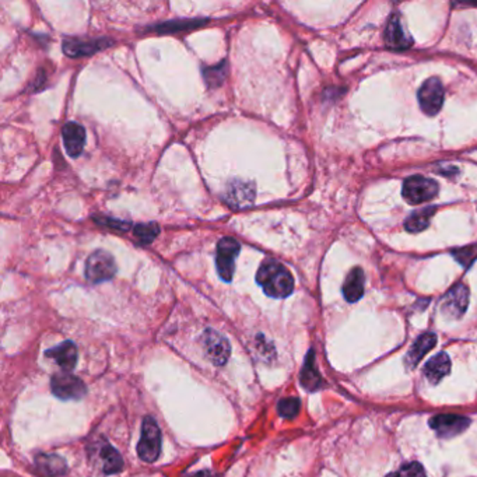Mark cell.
Segmentation results:
<instances>
[{
  "instance_id": "obj_1",
  "label": "cell",
  "mask_w": 477,
  "mask_h": 477,
  "mask_svg": "<svg viewBox=\"0 0 477 477\" xmlns=\"http://www.w3.org/2000/svg\"><path fill=\"white\" fill-rule=\"evenodd\" d=\"M256 281L273 298H286L294 290V279L286 266L276 260H265L256 273Z\"/></svg>"
},
{
  "instance_id": "obj_23",
  "label": "cell",
  "mask_w": 477,
  "mask_h": 477,
  "mask_svg": "<svg viewBox=\"0 0 477 477\" xmlns=\"http://www.w3.org/2000/svg\"><path fill=\"white\" fill-rule=\"evenodd\" d=\"M160 233V227L156 223H147V224H138L133 228L135 237L142 242V244H150L156 240V237Z\"/></svg>"
},
{
  "instance_id": "obj_5",
  "label": "cell",
  "mask_w": 477,
  "mask_h": 477,
  "mask_svg": "<svg viewBox=\"0 0 477 477\" xmlns=\"http://www.w3.org/2000/svg\"><path fill=\"white\" fill-rule=\"evenodd\" d=\"M240 251H241L240 242L230 237L220 240V242L217 244L216 267H217L219 276L227 283H230L234 277L235 262H237V256L240 255Z\"/></svg>"
},
{
  "instance_id": "obj_29",
  "label": "cell",
  "mask_w": 477,
  "mask_h": 477,
  "mask_svg": "<svg viewBox=\"0 0 477 477\" xmlns=\"http://www.w3.org/2000/svg\"><path fill=\"white\" fill-rule=\"evenodd\" d=\"M103 226H108L111 228H115V230H124L126 231L129 228V223H125L122 220H115V219H111V217H100L98 220Z\"/></svg>"
},
{
  "instance_id": "obj_2",
  "label": "cell",
  "mask_w": 477,
  "mask_h": 477,
  "mask_svg": "<svg viewBox=\"0 0 477 477\" xmlns=\"http://www.w3.org/2000/svg\"><path fill=\"white\" fill-rule=\"evenodd\" d=\"M161 452V431L153 417H146L142 424V436L138 443V455L142 460L153 463Z\"/></svg>"
},
{
  "instance_id": "obj_8",
  "label": "cell",
  "mask_w": 477,
  "mask_h": 477,
  "mask_svg": "<svg viewBox=\"0 0 477 477\" xmlns=\"http://www.w3.org/2000/svg\"><path fill=\"white\" fill-rule=\"evenodd\" d=\"M469 305V288L463 283L455 284L442 297L441 311L445 316L459 319L463 316Z\"/></svg>"
},
{
  "instance_id": "obj_28",
  "label": "cell",
  "mask_w": 477,
  "mask_h": 477,
  "mask_svg": "<svg viewBox=\"0 0 477 477\" xmlns=\"http://www.w3.org/2000/svg\"><path fill=\"white\" fill-rule=\"evenodd\" d=\"M223 66H226V64H223L221 66H214V68H212V69H206V71H205V78H206V80H207L212 86H219V85L223 82L224 73H223V75H219V72L221 73V72L224 71Z\"/></svg>"
},
{
  "instance_id": "obj_22",
  "label": "cell",
  "mask_w": 477,
  "mask_h": 477,
  "mask_svg": "<svg viewBox=\"0 0 477 477\" xmlns=\"http://www.w3.org/2000/svg\"><path fill=\"white\" fill-rule=\"evenodd\" d=\"M101 457L104 462V473H118L124 469V459L115 448L105 445L101 450Z\"/></svg>"
},
{
  "instance_id": "obj_3",
  "label": "cell",
  "mask_w": 477,
  "mask_h": 477,
  "mask_svg": "<svg viewBox=\"0 0 477 477\" xmlns=\"http://www.w3.org/2000/svg\"><path fill=\"white\" fill-rule=\"evenodd\" d=\"M438 189L439 186L434 179L421 175H413L403 182L402 195L407 203L420 205L432 200L438 195Z\"/></svg>"
},
{
  "instance_id": "obj_17",
  "label": "cell",
  "mask_w": 477,
  "mask_h": 477,
  "mask_svg": "<svg viewBox=\"0 0 477 477\" xmlns=\"http://www.w3.org/2000/svg\"><path fill=\"white\" fill-rule=\"evenodd\" d=\"M365 276L361 267H354L347 274L343 284V295L348 302H357L364 295Z\"/></svg>"
},
{
  "instance_id": "obj_16",
  "label": "cell",
  "mask_w": 477,
  "mask_h": 477,
  "mask_svg": "<svg viewBox=\"0 0 477 477\" xmlns=\"http://www.w3.org/2000/svg\"><path fill=\"white\" fill-rule=\"evenodd\" d=\"M450 371V360L446 353H439L427 361L424 365V375L432 385L439 383Z\"/></svg>"
},
{
  "instance_id": "obj_30",
  "label": "cell",
  "mask_w": 477,
  "mask_h": 477,
  "mask_svg": "<svg viewBox=\"0 0 477 477\" xmlns=\"http://www.w3.org/2000/svg\"><path fill=\"white\" fill-rule=\"evenodd\" d=\"M186 477H210V474L207 471H198V473H193V474H189Z\"/></svg>"
},
{
  "instance_id": "obj_15",
  "label": "cell",
  "mask_w": 477,
  "mask_h": 477,
  "mask_svg": "<svg viewBox=\"0 0 477 477\" xmlns=\"http://www.w3.org/2000/svg\"><path fill=\"white\" fill-rule=\"evenodd\" d=\"M435 344H436V335L435 333L427 332V333H423L421 336H418L407 351V355H406L407 367L414 368L423 360V357L430 350H432L435 347Z\"/></svg>"
},
{
  "instance_id": "obj_26",
  "label": "cell",
  "mask_w": 477,
  "mask_h": 477,
  "mask_svg": "<svg viewBox=\"0 0 477 477\" xmlns=\"http://www.w3.org/2000/svg\"><path fill=\"white\" fill-rule=\"evenodd\" d=\"M452 255L463 267H469L477 259V245H469L460 249H455Z\"/></svg>"
},
{
  "instance_id": "obj_27",
  "label": "cell",
  "mask_w": 477,
  "mask_h": 477,
  "mask_svg": "<svg viewBox=\"0 0 477 477\" xmlns=\"http://www.w3.org/2000/svg\"><path fill=\"white\" fill-rule=\"evenodd\" d=\"M399 474L402 477H427L425 471H424V467L420 463H417V462L403 464L402 469L399 470Z\"/></svg>"
},
{
  "instance_id": "obj_14",
  "label": "cell",
  "mask_w": 477,
  "mask_h": 477,
  "mask_svg": "<svg viewBox=\"0 0 477 477\" xmlns=\"http://www.w3.org/2000/svg\"><path fill=\"white\" fill-rule=\"evenodd\" d=\"M45 355L48 358L55 360L57 364L65 371H71L76 367L78 362V347L73 342L66 340L62 344L47 350Z\"/></svg>"
},
{
  "instance_id": "obj_12",
  "label": "cell",
  "mask_w": 477,
  "mask_h": 477,
  "mask_svg": "<svg viewBox=\"0 0 477 477\" xmlns=\"http://www.w3.org/2000/svg\"><path fill=\"white\" fill-rule=\"evenodd\" d=\"M111 45L110 40H90L83 41L78 38H68L64 41V52L71 58H83L93 55Z\"/></svg>"
},
{
  "instance_id": "obj_19",
  "label": "cell",
  "mask_w": 477,
  "mask_h": 477,
  "mask_svg": "<svg viewBox=\"0 0 477 477\" xmlns=\"http://www.w3.org/2000/svg\"><path fill=\"white\" fill-rule=\"evenodd\" d=\"M300 381H301V385L309 392H315L322 386V376H321L319 371L316 369L315 354L312 350H309V353L305 357V362H304V367L301 369Z\"/></svg>"
},
{
  "instance_id": "obj_31",
  "label": "cell",
  "mask_w": 477,
  "mask_h": 477,
  "mask_svg": "<svg viewBox=\"0 0 477 477\" xmlns=\"http://www.w3.org/2000/svg\"><path fill=\"white\" fill-rule=\"evenodd\" d=\"M386 477H402L399 473H389Z\"/></svg>"
},
{
  "instance_id": "obj_20",
  "label": "cell",
  "mask_w": 477,
  "mask_h": 477,
  "mask_svg": "<svg viewBox=\"0 0 477 477\" xmlns=\"http://www.w3.org/2000/svg\"><path fill=\"white\" fill-rule=\"evenodd\" d=\"M36 466L37 469L45 474V476H61L65 474L68 470L66 462L59 455H51V453H41L36 457Z\"/></svg>"
},
{
  "instance_id": "obj_7",
  "label": "cell",
  "mask_w": 477,
  "mask_h": 477,
  "mask_svg": "<svg viewBox=\"0 0 477 477\" xmlns=\"http://www.w3.org/2000/svg\"><path fill=\"white\" fill-rule=\"evenodd\" d=\"M52 393L64 400H78L87 393L85 382L71 374H57L51 379Z\"/></svg>"
},
{
  "instance_id": "obj_6",
  "label": "cell",
  "mask_w": 477,
  "mask_h": 477,
  "mask_svg": "<svg viewBox=\"0 0 477 477\" xmlns=\"http://www.w3.org/2000/svg\"><path fill=\"white\" fill-rule=\"evenodd\" d=\"M443 86L439 79L432 78L425 80L417 94L421 111L428 117L436 115L443 105Z\"/></svg>"
},
{
  "instance_id": "obj_21",
  "label": "cell",
  "mask_w": 477,
  "mask_h": 477,
  "mask_svg": "<svg viewBox=\"0 0 477 477\" xmlns=\"http://www.w3.org/2000/svg\"><path fill=\"white\" fill-rule=\"evenodd\" d=\"M435 207H425L418 212H414L404 223V227L409 233H421L430 226V220L435 213Z\"/></svg>"
},
{
  "instance_id": "obj_4",
  "label": "cell",
  "mask_w": 477,
  "mask_h": 477,
  "mask_svg": "<svg viewBox=\"0 0 477 477\" xmlns=\"http://www.w3.org/2000/svg\"><path fill=\"white\" fill-rule=\"evenodd\" d=\"M117 273V263L111 254L104 249L94 251L86 262V277L89 281L98 284L111 280Z\"/></svg>"
},
{
  "instance_id": "obj_25",
  "label": "cell",
  "mask_w": 477,
  "mask_h": 477,
  "mask_svg": "<svg viewBox=\"0 0 477 477\" xmlns=\"http://www.w3.org/2000/svg\"><path fill=\"white\" fill-rule=\"evenodd\" d=\"M300 406H301V402L300 399L297 397H284L277 404V410H279V414L284 418H294L298 411H300Z\"/></svg>"
},
{
  "instance_id": "obj_10",
  "label": "cell",
  "mask_w": 477,
  "mask_h": 477,
  "mask_svg": "<svg viewBox=\"0 0 477 477\" xmlns=\"http://www.w3.org/2000/svg\"><path fill=\"white\" fill-rule=\"evenodd\" d=\"M470 425V420L457 414H438L430 420V427L441 438H452L462 434Z\"/></svg>"
},
{
  "instance_id": "obj_11",
  "label": "cell",
  "mask_w": 477,
  "mask_h": 477,
  "mask_svg": "<svg viewBox=\"0 0 477 477\" xmlns=\"http://www.w3.org/2000/svg\"><path fill=\"white\" fill-rule=\"evenodd\" d=\"M385 44H386V47H389L392 50H397V51L407 50L413 44V40L404 31L402 20H400V16L397 13L392 15L389 22H388V24H386V29H385Z\"/></svg>"
},
{
  "instance_id": "obj_18",
  "label": "cell",
  "mask_w": 477,
  "mask_h": 477,
  "mask_svg": "<svg viewBox=\"0 0 477 477\" xmlns=\"http://www.w3.org/2000/svg\"><path fill=\"white\" fill-rule=\"evenodd\" d=\"M255 198V189L252 184L242 181H233L227 188V200L233 206L242 207L251 203Z\"/></svg>"
},
{
  "instance_id": "obj_24",
  "label": "cell",
  "mask_w": 477,
  "mask_h": 477,
  "mask_svg": "<svg viewBox=\"0 0 477 477\" xmlns=\"http://www.w3.org/2000/svg\"><path fill=\"white\" fill-rule=\"evenodd\" d=\"M200 24H205V20H182V22H170V23H163L160 26H156L154 30L160 33H177L182 30H189L195 29Z\"/></svg>"
},
{
  "instance_id": "obj_9",
  "label": "cell",
  "mask_w": 477,
  "mask_h": 477,
  "mask_svg": "<svg viewBox=\"0 0 477 477\" xmlns=\"http://www.w3.org/2000/svg\"><path fill=\"white\" fill-rule=\"evenodd\" d=\"M202 342L209 360L213 364L224 365L228 361L231 354V346L223 335H220L214 329H207L202 336Z\"/></svg>"
},
{
  "instance_id": "obj_13",
  "label": "cell",
  "mask_w": 477,
  "mask_h": 477,
  "mask_svg": "<svg viewBox=\"0 0 477 477\" xmlns=\"http://www.w3.org/2000/svg\"><path fill=\"white\" fill-rule=\"evenodd\" d=\"M62 138L66 152L71 157H79L86 146V129L80 124L69 122L62 129Z\"/></svg>"
}]
</instances>
